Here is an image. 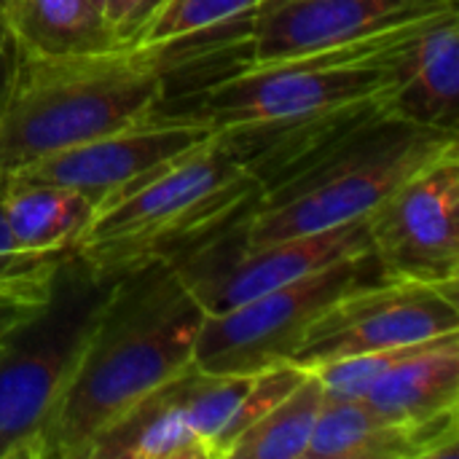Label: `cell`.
I'll list each match as a JSON object with an SVG mask.
<instances>
[{
	"label": "cell",
	"mask_w": 459,
	"mask_h": 459,
	"mask_svg": "<svg viewBox=\"0 0 459 459\" xmlns=\"http://www.w3.org/2000/svg\"><path fill=\"white\" fill-rule=\"evenodd\" d=\"M204 315L172 261L121 272L62 401L46 459H86L118 417L186 371Z\"/></svg>",
	"instance_id": "cell-1"
},
{
	"label": "cell",
	"mask_w": 459,
	"mask_h": 459,
	"mask_svg": "<svg viewBox=\"0 0 459 459\" xmlns=\"http://www.w3.org/2000/svg\"><path fill=\"white\" fill-rule=\"evenodd\" d=\"M175 70V59L161 46L67 56L19 54L0 105V178L156 116Z\"/></svg>",
	"instance_id": "cell-2"
},
{
	"label": "cell",
	"mask_w": 459,
	"mask_h": 459,
	"mask_svg": "<svg viewBox=\"0 0 459 459\" xmlns=\"http://www.w3.org/2000/svg\"><path fill=\"white\" fill-rule=\"evenodd\" d=\"M258 196V180L212 132L169 167L102 204L75 253L108 274L156 258L175 261L245 215Z\"/></svg>",
	"instance_id": "cell-3"
},
{
	"label": "cell",
	"mask_w": 459,
	"mask_h": 459,
	"mask_svg": "<svg viewBox=\"0 0 459 459\" xmlns=\"http://www.w3.org/2000/svg\"><path fill=\"white\" fill-rule=\"evenodd\" d=\"M457 137L455 129L377 116L264 188L245 212V237H301L368 218L401 183L459 151Z\"/></svg>",
	"instance_id": "cell-4"
},
{
	"label": "cell",
	"mask_w": 459,
	"mask_h": 459,
	"mask_svg": "<svg viewBox=\"0 0 459 459\" xmlns=\"http://www.w3.org/2000/svg\"><path fill=\"white\" fill-rule=\"evenodd\" d=\"M118 274L75 250L48 296L0 339V459H46L48 438Z\"/></svg>",
	"instance_id": "cell-5"
},
{
	"label": "cell",
	"mask_w": 459,
	"mask_h": 459,
	"mask_svg": "<svg viewBox=\"0 0 459 459\" xmlns=\"http://www.w3.org/2000/svg\"><path fill=\"white\" fill-rule=\"evenodd\" d=\"M441 16V13H438ZM403 24L355 43L293 54L261 65H234L196 94L191 113L212 132L307 118L363 100L390 97L414 35L428 24Z\"/></svg>",
	"instance_id": "cell-6"
},
{
	"label": "cell",
	"mask_w": 459,
	"mask_h": 459,
	"mask_svg": "<svg viewBox=\"0 0 459 459\" xmlns=\"http://www.w3.org/2000/svg\"><path fill=\"white\" fill-rule=\"evenodd\" d=\"M379 280V266L371 250H366L272 288L234 309L204 315L194 366L207 374L247 377L277 363H290L309 325L333 301Z\"/></svg>",
	"instance_id": "cell-7"
},
{
	"label": "cell",
	"mask_w": 459,
	"mask_h": 459,
	"mask_svg": "<svg viewBox=\"0 0 459 459\" xmlns=\"http://www.w3.org/2000/svg\"><path fill=\"white\" fill-rule=\"evenodd\" d=\"M457 8V0H274L231 27L175 46L188 54L199 48L229 54L231 65L226 67L261 65L355 43Z\"/></svg>",
	"instance_id": "cell-8"
},
{
	"label": "cell",
	"mask_w": 459,
	"mask_h": 459,
	"mask_svg": "<svg viewBox=\"0 0 459 459\" xmlns=\"http://www.w3.org/2000/svg\"><path fill=\"white\" fill-rule=\"evenodd\" d=\"M366 250H371L366 218L315 234L250 242L245 237V215H239L172 264L202 309L218 315Z\"/></svg>",
	"instance_id": "cell-9"
},
{
	"label": "cell",
	"mask_w": 459,
	"mask_h": 459,
	"mask_svg": "<svg viewBox=\"0 0 459 459\" xmlns=\"http://www.w3.org/2000/svg\"><path fill=\"white\" fill-rule=\"evenodd\" d=\"M459 282L379 280L344 293L307 331L290 363L312 371L325 363L420 344L459 331Z\"/></svg>",
	"instance_id": "cell-10"
},
{
	"label": "cell",
	"mask_w": 459,
	"mask_h": 459,
	"mask_svg": "<svg viewBox=\"0 0 459 459\" xmlns=\"http://www.w3.org/2000/svg\"><path fill=\"white\" fill-rule=\"evenodd\" d=\"M459 151L401 183L368 212L382 280L459 282Z\"/></svg>",
	"instance_id": "cell-11"
},
{
	"label": "cell",
	"mask_w": 459,
	"mask_h": 459,
	"mask_svg": "<svg viewBox=\"0 0 459 459\" xmlns=\"http://www.w3.org/2000/svg\"><path fill=\"white\" fill-rule=\"evenodd\" d=\"M210 134L212 129L191 113L159 110L140 124L91 137L19 167L11 175H3V180L73 188L91 199L100 210L145 178L178 161Z\"/></svg>",
	"instance_id": "cell-12"
},
{
	"label": "cell",
	"mask_w": 459,
	"mask_h": 459,
	"mask_svg": "<svg viewBox=\"0 0 459 459\" xmlns=\"http://www.w3.org/2000/svg\"><path fill=\"white\" fill-rule=\"evenodd\" d=\"M459 414L433 425L390 420L368 401H325L304 459H457Z\"/></svg>",
	"instance_id": "cell-13"
},
{
	"label": "cell",
	"mask_w": 459,
	"mask_h": 459,
	"mask_svg": "<svg viewBox=\"0 0 459 459\" xmlns=\"http://www.w3.org/2000/svg\"><path fill=\"white\" fill-rule=\"evenodd\" d=\"M459 108V16H433L406 48L390 113L422 126L455 129Z\"/></svg>",
	"instance_id": "cell-14"
},
{
	"label": "cell",
	"mask_w": 459,
	"mask_h": 459,
	"mask_svg": "<svg viewBox=\"0 0 459 459\" xmlns=\"http://www.w3.org/2000/svg\"><path fill=\"white\" fill-rule=\"evenodd\" d=\"M186 371L118 417L91 444L86 459H210L188 417Z\"/></svg>",
	"instance_id": "cell-15"
},
{
	"label": "cell",
	"mask_w": 459,
	"mask_h": 459,
	"mask_svg": "<svg viewBox=\"0 0 459 459\" xmlns=\"http://www.w3.org/2000/svg\"><path fill=\"white\" fill-rule=\"evenodd\" d=\"M363 401L406 425H433L457 417L459 331L438 336L430 347L387 371Z\"/></svg>",
	"instance_id": "cell-16"
},
{
	"label": "cell",
	"mask_w": 459,
	"mask_h": 459,
	"mask_svg": "<svg viewBox=\"0 0 459 459\" xmlns=\"http://www.w3.org/2000/svg\"><path fill=\"white\" fill-rule=\"evenodd\" d=\"M0 16L19 54L67 56L118 48L91 0H0Z\"/></svg>",
	"instance_id": "cell-17"
},
{
	"label": "cell",
	"mask_w": 459,
	"mask_h": 459,
	"mask_svg": "<svg viewBox=\"0 0 459 459\" xmlns=\"http://www.w3.org/2000/svg\"><path fill=\"white\" fill-rule=\"evenodd\" d=\"M3 204L16 245L38 255H59L75 250L97 212V204L83 194L40 183L3 180Z\"/></svg>",
	"instance_id": "cell-18"
},
{
	"label": "cell",
	"mask_w": 459,
	"mask_h": 459,
	"mask_svg": "<svg viewBox=\"0 0 459 459\" xmlns=\"http://www.w3.org/2000/svg\"><path fill=\"white\" fill-rule=\"evenodd\" d=\"M323 403V385L315 371H307L293 393L229 446L226 459H304Z\"/></svg>",
	"instance_id": "cell-19"
},
{
	"label": "cell",
	"mask_w": 459,
	"mask_h": 459,
	"mask_svg": "<svg viewBox=\"0 0 459 459\" xmlns=\"http://www.w3.org/2000/svg\"><path fill=\"white\" fill-rule=\"evenodd\" d=\"M274 0H167L137 46H175L247 19Z\"/></svg>",
	"instance_id": "cell-20"
},
{
	"label": "cell",
	"mask_w": 459,
	"mask_h": 459,
	"mask_svg": "<svg viewBox=\"0 0 459 459\" xmlns=\"http://www.w3.org/2000/svg\"><path fill=\"white\" fill-rule=\"evenodd\" d=\"M304 377H307V371L299 368V366H293V363H277V366H272V368H266V371L253 374L247 393L242 395V401H239L234 417L229 420L226 430H223L221 438H218L215 459H226L229 446H231L250 425H255L269 409H274L288 393H293L296 385H299Z\"/></svg>",
	"instance_id": "cell-21"
},
{
	"label": "cell",
	"mask_w": 459,
	"mask_h": 459,
	"mask_svg": "<svg viewBox=\"0 0 459 459\" xmlns=\"http://www.w3.org/2000/svg\"><path fill=\"white\" fill-rule=\"evenodd\" d=\"M73 253V250H70ZM67 253L59 255H38L27 253L16 245L8 218H5V204H3V180H0V282L3 280H24V277H38L46 272H54L56 264Z\"/></svg>",
	"instance_id": "cell-22"
},
{
	"label": "cell",
	"mask_w": 459,
	"mask_h": 459,
	"mask_svg": "<svg viewBox=\"0 0 459 459\" xmlns=\"http://www.w3.org/2000/svg\"><path fill=\"white\" fill-rule=\"evenodd\" d=\"M59 266V264H56ZM56 272V269H54ZM54 272L24 277V280H3L0 282V339L24 317L30 315L51 290Z\"/></svg>",
	"instance_id": "cell-23"
},
{
	"label": "cell",
	"mask_w": 459,
	"mask_h": 459,
	"mask_svg": "<svg viewBox=\"0 0 459 459\" xmlns=\"http://www.w3.org/2000/svg\"><path fill=\"white\" fill-rule=\"evenodd\" d=\"M167 0H102V19L116 46H137L140 35Z\"/></svg>",
	"instance_id": "cell-24"
},
{
	"label": "cell",
	"mask_w": 459,
	"mask_h": 459,
	"mask_svg": "<svg viewBox=\"0 0 459 459\" xmlns=\"http://www.w3.org/2000/svg\"><path fill=\"white\" fill-rule=\"evenodd\" d=\"M16 59H19V51L3 24V16H0V105L8 94V86L13 81V70H16Z\"/></svg>",
	"instance_id": "cell-25"
},
{
	"label": "cell",
	"mask_w": 459,
	"mask_h": 459,
	"mask_svg": "<svg viewBox=\"0 0 459 459\" xmlns=\"http://www.w3.org/2000/svg\"><path fill=\"white\" fill-rule=\"evenodd\" d=\"M91 3H94V5H97L100 11H102V0H91Z\"/></svg>",
	"instance_id": "cell-26"
}]
</instances>
